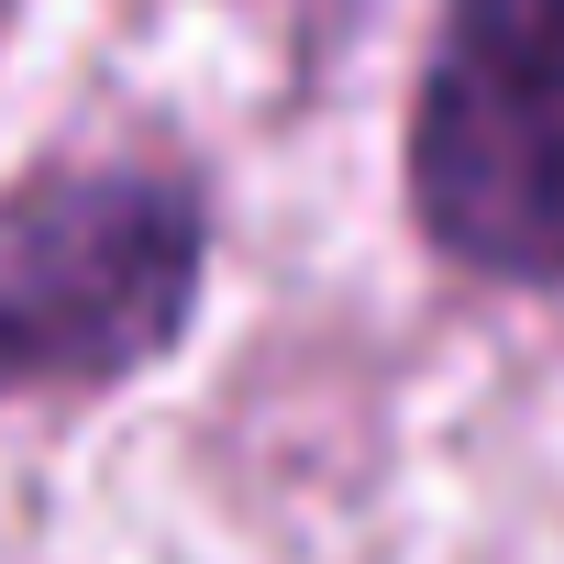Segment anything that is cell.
Segmentation results:
<instances>
[{
    "label": "cell",
    "instance_id": "obj_1",
    "mask_svg": "<svg viewBox=\"0 0 564 564\" xmlns=\"http://www.w3.org/2000/svg\"><path fill=\"white\" fill-rule=\"evenodd\" d=\"M210 199L177 166L56 155L0 188V410L100 399L199 322Z\"/></svg>",
    "mask_w": 564,
    "mask_h": 564
},
{
    "label": "cell",
    "instance_id": "obj_3",
    "mask_svg": "<svg viewBox=\"0 0 564 564\" xmlns=\"http://www.w3.org/2000/svg\"><path fill=\"white\" fill-rule=\"evenodd\" d=\"M0 12H12V0H0Z\"/></svg>",
    "mask_w": 564,
    "mask_h": 564
},
{
    "label": "cell",
    "instance_id": "obj_2",
    "mask_svg": "<svg viewBox=\"0 0 564 564\" xmlns=\"http://www.w3.org/2000/svg\"><path fill=\"white\" fill-rule=\"evenodd\" d=\"M410 221L509 289H564V0H443L410 89Z\"/></svg>",
    "mask_w": 564,
    "mask_h": 564
}]
</instances>
